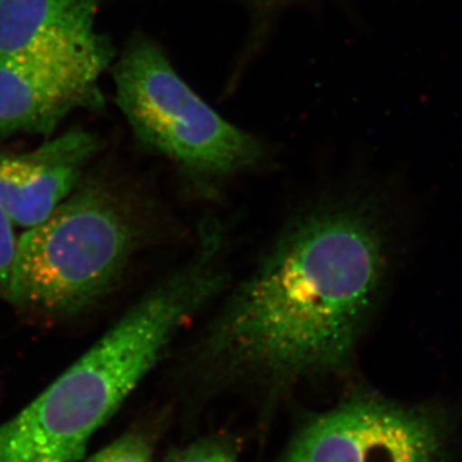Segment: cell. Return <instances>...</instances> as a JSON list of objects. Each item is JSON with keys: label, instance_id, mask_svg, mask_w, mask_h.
Returning <instances> with one entry per match:
<instances>
[{"label": "cell", "instance_id": "obj_1", "mask_svg": "<svg viewBox=\"0 0 462 462\" xmlns=\"http://www.w3.org/2000/svg\"><path fill=\"white\" fill-rule=\"evenodd\" d=\"M384 273V242L369 209L303 212L207 327L194 348L196 369L205 382L249 385L267 401L343 372Z\"/></svg>", "mask_w": 462, "mask_h": 462}, {"label": "cell", "instance_id": "obj_2", "mask_svg": "<svg viewBox=\"0 0 462 462\" xmlns=\"http://www.w3.org/2000/svg\"><path fill=\"white\" fill-rule=\"evenodd\" d=\"M224 240L200 233L191 256L149 289L60 378L0 425V462H76L162 360L191 319L226 288Z\"/></svg>", "mask_w": 462, "mask_h": 462}, {"label": "cell", "instance_id": "obj_3", "mask_svg": "<svg viewBox=\"0 0 462 462\" xmlns=\"http://www.w3.org/2000/svg\"><path fill=\"white\" fill-rule=\"evenodd\" d=\"M138 242V221L123 197L103 182L81 181L17 238L2 294L29 314H81L120 282Z\"/></svg>", "mask_w": 462, "mask_h": 462}, {"label": "cell", "instance_id": "obj_4", "mask_svg": "<svg viewBox=\"0 0 462 462\" xmlns=\"http://www.w3.org/2000/svg\"><path fill=\"white\" fill-rule=\"evenodd\" d=\"M114 79L118 107L135 138L185 172L223 179L263 161L258 139L203 102L147 36L129 42L115 66Z\"/></svg>", "mask_w": 462, "mask_h": 462}, {"label": "cell", "instance_id": "obj_5", "mask_svg": "<svg viewBox=\"0 0 462 462\" xmlns=\"http://www.w3.org/2000/svg\"><path fill=\"white\" fill-rule=\"evenodd\" d=\"M442 413L357 394L298 425L276 462H442Z\"/></svg>", "mask_w": 462, "mask_h": 462}, {"label": "cell", "instance_id": "obj_6", "mask_svg": "<svg viewBox=\"0 0 462 462\" xmlns=\"http://www.w3.org/2000/svg\"><path fill=\"white\" fill-rule=\"evenodd\" d=\"M108 65L0 56V135L53 133L74 109L96 107L102 102L99 78Z\"/></svg>", "mask_w": 462, "mask_h": 462}, {"label": "cell", "instance_id": "obj_7", "mask_svg": "<svg viewBox=\"0 0 462 462\" xmlns=\"http://www.w3.org/2000/svg\"><path fill=\"white\" fill-rule=\"evenodd\" d=\"M98 149L96 136L69 130L27 153L0 152V211L26 229L41 224L80 184Z\"/></svg>", "mask_w": 462, "mask_h": 462}, {"label": "cell", "instance_id": "obj_8", "mask_svg": "<svg viewBox=\"0 0 462 462\" xmlns=\"http://www.w3.org/2000/svg\"><path fill=\"white\" fill-rule=\"evenodd\" d=\"M99 0H0V56L111 62L96 29Z\"/></svg>", "mask_w": 462, "mask_h": 462}, {"label": "cell", "instance_id": "obj_9", "mask_svg": "<svg viewBox=\"0 0 462 462\" xmlns=\"http://www.w3.org/2000/svg\"><path fill=\"white\" fill-rule=\"evenodd\" d=\"M165 462H238L236 449L226 437L200 438L181 448H173Z\"/></svg>", "mask_w": 462, "mask_h": 462}, {"label": "cell", "instance_id": "obj_10", "mask_svg": "<svg viewBox=\"0 0 462 462\" xmlns=\"http://www.w3.org/2000/svg\"><path fill=\"white\" fill-rule=\"evenodd\" d=\"M87 462H153V448L144 434L130 431L91 456Z\"/></svg>", "mask_w": 462, "mask_h": 462}, {"label": "cell", "instance_id": "obj_11", "mask_svg": "<svg viewBox=\"0 0 462 462\" xmlns=\"http://www.w3.org/2000/svg\"><path fill=\"white\" fill-rule=\"evenodd\" d=\"M16 245L17 238L14 236V224L0 211V293H3L7 285Z\"/></svg>", "mask_w": 462, "mask_h": 462}]
</instances>
